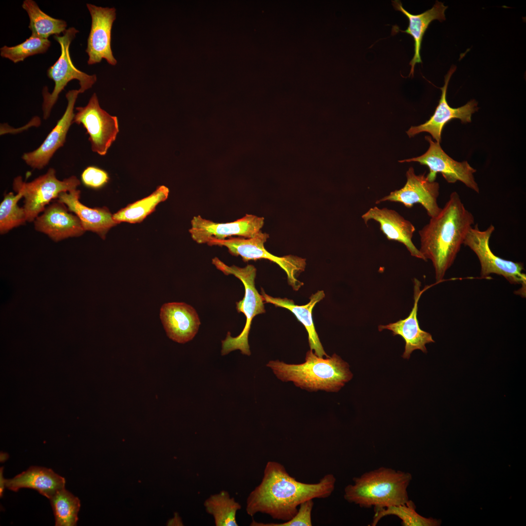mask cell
<instances>
[{"instance_id":"obj_1","label":"cell","mask_w":526,"mask_h":526,"mask_svg":"<svg viewBox=\"0 0 526 526\" xmlns=\"http://www.w3.org/2000/svg\"><path fill=\"white\" fill-rule=\"evenodd\" d=\"M336 482L335 476L328 473L317 483H303L290 476L282 464L268 461L261 482L247 498L246 513L253 516L262 513L274 519L287 521L295 515L302 502L329 497Z\"/></svg>"},{"instance_id":"obj_2","label":"cell","mask_w":526,"mask_h":526,"mask_svg":"<svg viewBox=\"0 0 526 526\" xmlns=\"http://www.w3.org/2000/svg\"><path fill=\"white\" fill-rule=\"evenodd\" d=\"M474 223L473 215L453 191L439 214L419 231V250L427 261H432L436 282L443 280Z\"/></svg>"},{"instance_id":"obj_3","label":"cell","mask_w":526,"mask_h":526,"mask_svg":"<svg viewBox=\"0 0 526 526\" xmlns=\"http://www.w3.org/2000/svg\"><path fill=\"white\" fill-rule=\"evenodd\" d=\"M266 366L281 380L291 381L297 386L311 391L338 392L353 377L348 364L337 355L323 358L312 350L307 352L305 362L302 364L272 360Z\"/></svg>"},{"instance_id":"obj_4","label":"cell","mask_w":526,"mask_h":526,"mask_svg":"<svg viewBox=\"0 0 526 526\" xmlns=\"http://www.w3.org/2000/svg\"><path fill=\"white\" fill-rule=\"evenodd\" d=\"M407 472L380 467L353 478L344 488V498L361 507L375 509L405 504L412 480Z\"/></svg>"},{"instance_id":"obj_5","label":"cell","mask_w":526,"mask_h":526,"mask_svg":"<svg viewBox=\"0 0 526 526\" xmlns=\"http://www.w3.org/2000/svg\"><path fill=\"white\" fill-rule=\"evenodd\" d=\"M212 263L225 275H233L241 280L245 290L244 298L236 302L237 311L244 313L246 317L245 326L241 334L236 337H231L229 332L227 333L225 339L222 341V355L240 350L242 354L250 356L248 336L252 320L256 315L265 312L263 296L258 293L255 286L256 269L251 264L244 267L234 265L228 266L217 257L212 259Z\"/></svg>"},{"instance_id":"obj_6","label":"cell","mask_w":526,"mask_h":526,"mask_svg":"<svg viewBox=\"0 0 526 526\" xmlns=\"http://www.w3.org/2000/svg\"><path fill=\"white\" fill-rule=\"evenodd\" d=\"M494 230V225H490L486 230H481L478 224H476L469 231L463 244L468 246L478 258L481 278L489 279L491 274L501 275L511 284H521V289L516 291V294L525 297L526 275L523 272L524 264L502 259L492 252L489 243Z\"/></svg>"},{"instance_id":"obj_7","label":"cell","mask_w":526,"mask_h":526,"mask_svg":"<svg viewBox=\"0 0 526 526\" xmlns=\"http://www.w3.org/2000/svg\"><path fill=\"white\" fill-rule=\"evenodd\" d=\"M79 31L74 27H70L62 36L55 35L54 39L59 44L61 54L56 62L47 71V76L55 82L52 93L48 92L46 87L42 91L43 101L42 109L43 119L50 116L51 110L57 100L59 94L69 82L76 79L79 81L78 91L83 93L92 88L97 80L95 75H90L83 72L74 65L70 55L69 48L73 40Z\"/></svg>"},{"instance_id":"obj_8","label":"cell","mask_w":526,"mask_h":526,"mask_svg":"<svg viewBox=\"0 0 526 526\" xmlns=\"http://www.w3.org/2000/svg\"><path fill=\"white\" fill-rule=\"evenodd\" d=\"M268 238V234L260 231L250 238L232 237L225 240H212L207 244L225 246L231 255L241 256L244 262L264 259L276 263L286 273L288 284L294 290H298L303 283L297 278L304 270L305 260L292 255L281 257L273 255L264 248V244Z\"/></svg>"},{"instance_id":"obj_9","label":"cell","mask_w":526,"mask_h":526,"mask_svg":"<svg viewBox=\"0 0 526 526\" xmlns=\"http://www.w3.org/2000/svg\"><path fill=\"white\" fill-rule=\"evenodd\" d=\"M56 173L54 169L50 168L45 174L28 183L23 182L20 176L14 179V190L21 192L24 198L23 207L27 222H34L52 200L57 199L61 192L77 189L80 184L75 176L59 180Z\"/></svg>"},{"instance_id":"obj_10","label":"cell","mask_w":526,"mask_h":526,"mask_svg":"<svg viewBox=\"0 0 526 526\" xmlns=\"http://www.w3.org/2000/svg\"><path fill=\"white\" fill-rule=\"evenodd\" d=\"M73 123L82 124L89 135L92 150L105 155L119 132L116 116H112L102 109L95 93L87 105L75 108Z\"/></svg>"},{"instance_id":"obj_11","label":"cell","mask_w":526,"mask_h":526,"mask_svg":"<svg viewBox=\"0 0 526 526\" xmlns=\"http://www.w3.org/2000/svg\"><path fill=\"white\" fill-rule=\"evenodd\" d=\"M425 139L429 143L430 147L425 153L399 162H418L429 168L430 172L427 177L430 181H434L437 173L439 172L448 183H455L459 181L476 192H479L473 175L476 171L475 169L466 161L457 162L451 158L444 152L440 143L433 141L430 136H426Z\"/></svg>"},{"instance_id":"obj_12","label":"cell","mask_w":526,"mask_h":526,"mask_svg":"<svg viewBox=\"0 0 526 526\" xmlns=\"http://www.w3.org/2000/svg\"><path fill=\"white\" fill-rule=\"evenodd\" d=\"M264 224V218L246 214L235 221L217 223L202 218L193 217L189 229L192 239L196 243L208 244L212 240H225L232 237L250 238L259 232Z\"/></svg>"},{"instance_id":"obj_13","label":"cell","mask_w":526,"mask_h":526,"mask_svg":"<svg viewBox=\"0 0 526 526\" xmlns=\"http://www.w3.org/2000/svg\"><path fill=\"white\" fill-rule=\"evenodd\" d=\"M407 181L401 188L395 190L376 201V204L386 201L398 202L407 208L415 204H421L426 209L430 218L437 216L441 208L437 204L439 185L430 181L425 175H416L413 167H410L406 174Z\"/></svg>"},{"instance_id":"obj_14","label":"cell","mask_w":526,"mask_h":526,"mask_svg":"<svg viewBox=\"0 0 526 526\" xmlns=\"http://www.w3.org/2000/svg\"><path fill=\"white\" fill-rule=\"evenodd\" d=\"M86 6L92 19L86 50L89 56L87 63L93 65L104 58L109 64L114 66L117 60L112 50L111 36L113 24L116 19V9L90 3H87Z\"/></svg>"},{"instance_id":"obj_15","label":"cell","mask_w":526,"mask_h":526,"mask_svg":"<svg viewBox=\"0 0 526 526\" xmlns=\"http://www.w3.org/2000/svg\"><path fill=\"white\" fill-rule=\"evenodd\" d=\"M455 70L456 67L452 66L445 76L444 85L440 88L441 97L433 115L425 123L417 126H412L406 132L409 137L420 132H426L429 133L436 142L440 143L443 129L448 122L456 118L460 119L463 124L471 122L472 114L478 110L477 102L474 99L456 108L449 106L447 100L448 84Z\"/></svg>"},{"instance_id":"obj_16","label":"cell","mask_w":526,"mask_h":526,"mask_svg":"<svg viewBox=\"0 0 526 526\" xmlns=\"http://www.w3.org/2000/svg\"><path fill=\"white\" fill-rule=\"evenodd\" d=\"M79 94L78 90H70L66 93L67 106L61 118L38 148L22 156L26 164L33 169H43L56 151L64 145L69 128L73 123L74 106Z\"/></svg>"},{"instance_id":"obj_17","label":"cell","mask_w":526,"mask_h":526,"mask_svg":"<svg viewBox=\"0 0 526 526\" xmlns=\"http://www.w3.org/2000/svg\"><path fill=\"white\" fill-rule=\"evenodd\" d=\"M34 222L35 229L58 242L70 237H78L85 232L79 219L69 212L66 206L57 200L47 206Z\"/></svg>"},{"instance_id":"obj_18","label":"cell","mask_w":526,"mask_h":526,"mask_svg":"<svg viewBox=\"0 0 526 526\" xmlns=\"http://www.w3.org/2000/svg\"><path fill=\"white\" fill-rule=\"evenodd\" d=\"M414 303L409 316L403 319L390 323L387 325H380L378 330L381 331L387 329L392 332L393 336H399L405 342V351L402 356L403 358L409 359L412 353L415 350H420L427 353V344L434 342L432 336L429 333L422 330L417 319L418 303L422 293L432 286H426L420 290L421 282L414 279Z\"/></svg>"},{"instance_id":"obj_19","label":"cell","mask_w":526,"mask_h":526,"mask_svg":"<svg viewBox=\"0 0 526 526\" xmlns=\"http://www.w3.org/2000/svg\"><path fill=\"white\" fill-rule=\"evenodd\" d=\"M160 318L168 337L180 343L192 340L201 323L195 309L184 302L164 304L160 309Z\"/></svg>"},{"instance_id":"obj_20","label":"cell","mask_w":526,"mask_h":526,"mask_svg":"<svg viewBox=\"0 0 526 526\" xmlns=\"http://www.w3.org/2000/svg\"><path fill=\"white\" fill-rule=\"evenodd\" d=\"M361 217L366 225L371 220L378 223L380 230L388 240L403 244L412 256L427 261L412 242L415 230L414 226L396 211L386 207L380 208L374 207L370 208Z\"/></svg>"},{"instance_id":"obj_21","label":"cell","mask_w":526,"mask_h":526,"mask_svg":"<svg viewBox=\"0 0 526 526\" xmlns=\"http://www.w3.org/2000/svg\"><path fill=\"white\" fill-rule=\"evenodd\" d=\"M80 190L75 189L61 192L57 199L65 204L69 211L79 219L84 229L97 234L105 239L109 230L117 224L106 207L90 208L79 201Z\"/></svg>"},{"instance_id":"obj_22","label":"cell","mask_w":526,"mask_h":526,"mask_svg":"<svg viewBox=\"0 0 526 526\" xmlns=\"http://www.w3.org/2000/svg\"><path fill=\"white\" fill-rule=\"evenodd\" d=\"M392 4L395 10L402 12L409 20L407 28L402 32L411 36L414 41V55L410 62L411 70L409 76H413L414 67L416 63H422L420 50L424 35L430 23L437 19L441 22L446 19L445 11L448 8L443 2L436 1L432 7L423 13L413 15L405 10L399 0H394Z\"/></svg>"},{"instance_id":"obj_23","label":"cell","mask_w":526,"mask_h":526,"mask_svg":"<svg viewBox=\"0 0 526 526\" xmlns=\"http://www.w3.org/2000/svg\"><path fill=\"white\" fill-rule=\"evenodd\" d=\"M65 478L51 469L31 467L14 478L6 479L5 487L14 491L21 488L34 489L50 499L58 491L65 488Z\"/></svg>"},{"instance_id":"obj_24","label":"cell","mask_w":526,"mask_h":526,"mask_svg":"<svg viewBox=\"0 0 526 526\" xmlns=\"http://www.w3.org/2000/svg\"><path fill=\"white\" fill-rule=\"evenodd\" d=\"M262 295L266 303L274 304L276 307L286 308L294 314L298 320L305 328L308 335L311 350H314L318 357H329L325 352L315 329L313 318L312 310L315 305L325 297L323 290L317 291L310 297V301L305 305H296L293 301L287 298H274L266 294L262 289Z\"/></svg>"},{"instance_id":"obj_25","label":"cell","mask_w":526,"mask_h":526,"mask_svg":"<svg viewBox=\"0 0 526 526\" xmlns=\"http://www.w3.org/2000/svg\"><path fill=\"white\" fill-rule=\"evenodd\" d=\"M21 7L28 15L30 20L28 27L32 32L31 36L48 39L51 35H59L66 31L67 24L65 20L46 14L34 0H25Z\"/></svg>"},{"instance_id":"obj_26","label":"cell","mask_w":526,"mask_h":526,"mask_svg":"<svg viewBox=\"0 0 526 526\" xmlns=\"http://www.w3.org/2000/svg\"><path fill=\"white\" fill-rule=\"evenodd\" d=\"M169 193L167 187L161 186L149 196L131 204L113 214V219L117 224L120 222L140 223L155 210L158 204L167 199Z\"/></svg>"},{"instance_id":"obj_27","label":"cell","mask_w":526,"mask_h":526,"mask_svg":"<svg viewBox=\"0 0 526 526\" xmlns=\"http://www.w3.org/2000/svg\"><path fill=\"white\" fill-rule=\"evenodd\" d=\"M206 511L212 516L216 526H238L236 514L241 504L226 490L211 495L204 502Z\"/></svg>"},{"instance_id":"obj_28","label":"cell","mask_w":526,"mask_h":526,"mask_svg":"<svg viewBox=\"0 0 526 526\" xmlns=\"http://www.w3.org/2000/svg\"><path fill=\"white\" fill-rule=\"evenodd\" d=\"M415 508L414 503L409 500L404 504L375 509L371 526H376L382 518L389 515L398 517L403 526H438L441 524L440 520L425 518L419 515L415 511Z\"/></svg>"},{"instance_id":"obj_29","label":"cell","mask_w":526,"mask_h":526,"mask_svg":"<svg viewBox=\"0 0 526 526\" xmlns=\"http://www.w3.org/2000/svg\"><path fill=\"white\" fill-rule=\"evenodd\" d=\"M56 526H75L80 504L78 498L63 488L50 499Z\"/></svg>"},{"instance_id":"obj_30","label":"cell","mask_w":526,"mask_h":526,"mask_svg":"<svg viewBox=\"0 0 526 526\" xmlns=\"http://www.w3.org/2000/svg\"><path fill=\"white\" fill-rule=\"evenodd\" d=\"M21 192L16 195L12 192L5 194L0 204V233L3 234L14 227L23 225L27 222L26 214L23 207H19V200L23 198Z\"/></svg>"},{"instance_id":"obj_31","label":"cell","mask_w":526,"mask_h":526,"mask_svg":"<svg viewBox=\"0 0 526 526\" xmlns=\"http://www.w3.org/2000/svg\"><path fill=\"white\" fill-rule=\"evenodd\" d=\"M50 45L51 42L48 39L31 36L24 42L16 46H3L0 49V55L16 63L23 61L29 56L45 53Z\"/></svg>"},{"instance_id":"obj_32","label":"cell","mask_w":526,"mask_h":526,"mask_svg":"<svg viewBox=\"0 0 526 526\" xmlns=\"http://www.w3.org/2000/svg\"><path fill=\"white\" fill-rule=\"evenodd\" d=\"M314 507L313 499L302 502L299 506L298 511L290 520L281 523H263L253 520L251 526H311L312 511Z\"/></svg>"},{"instance_id":"obj_33","label":"cell","mask_w":526,"mask_h":526,"mask_svg":"<svg viewBox=\"0 0 526 526\" xmlns=\"http://www.w3.org/2000/svg\"><path fill=\"white\" fill-rule=\"evenodd\" d=\"M81 177L85 186L93 188L103 187L109 179L108 174L105 170L94 166L86 168L82 172Z\"/></svg>"},{"instance_id":"obj_34","label":"cell","mask_w":526,"mask_h":526,"mask_svg":"<svg viewBox=\"0 0 526 526\" xmlns=\"http://www.w3.org/2000/svg\"><path fill=\"white\" fill-rule=\"evenodd\" d=\"M0 497H1L2 496L4 488L5 487L6 479H4L2 476L3 468H0Z\"/></svg>"}]
</instances>
